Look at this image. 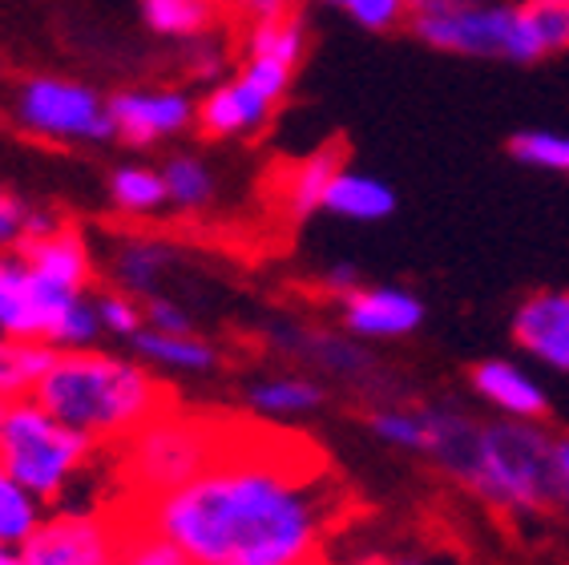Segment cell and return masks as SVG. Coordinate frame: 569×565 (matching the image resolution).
<instances>
[{"label": "cell", "mask_w": 569, "mask_h": 565, "mask_svg": "<svg viewBox=\"0 0 569 565\" xmlns=\"http://www.w3.org/2000/svg\"><path fill=\"white\" fill-rule=\"evenodd\" d=\"M113 509L194 565H311L348 522L351 493L307 436L239 420L194 480Z\"/></svg>", "instance_id": "1"}, {"label": "cell", "mask_w": 569, "mask_h": 565, "mask_svg": "<svg viewBox=\"0 0 569 565\" xmlns=\"http://www.w3.org/2000/svg\"><path fill=\"white\" fill-rule=\"evenodd\" d=\"M33 400L93 445L130 440L153 416L170 413V388L133 359L101 351H57L53 368L33 388Z\"/></svg>", "instance_id": "2"}, {"label": "cell", "mask_w": 569, "mask_h": 565, "mask_svg": "<svg viewBox=\"0 0 569 565\" xmlns=\"http://www.w3.org/2000/svg\"><path fill=\"white\" fill-rule=\"evenodd\" d=\"M239 416H190L162 413L146 428L121 440V505H142L194 480L227 448Z\"/></svg>", "instance_id": "3"}, {"label": "cell", "mask_w": 569, "mask_h": 565, "mask_svg": "<svg viewBox=\"0 0 569 565\" xmlns=\"http://www.w3.org/2000/svg\"><path fill=\"white\" fill-rule=\"evenodd\" d=\"M465 485L501 509L537 513L558 497L553 440L529 420L481 424L477 448L465 468Z\"/></svg>", "instance_id": "4"}, {"label": "cell", "mask_w": 569, "mask_h": 565, "mask_svg": "<svg viewBox=\"0 0 569 565\" xmlns=\"http://www.w3.org/2000/svg\"><path fill=\"white\" fill-rule=\"evenodd\" d=\"M93 440L77 433L57 416H49L41 404L17 400L4 408L0 420V465L21 480L37 500H53L69 489V480L89 465Z\"/></svg>", "instance_id": "5"}, {"label": "cell", "mask_w": 569, "mask_h": 565, "mask_svg": "<svg viewBox=\"0 0 569 565\" xmlns=\"http://www.w3.org/2000/svg\"><path fill=\"white\" fill-rule=\"evenodd\" d=\"M412 33L440 53L457 57H497V61H517L533 66L541 61L529 41V29L521 21L517 4H497V0H477V4H445V9H412L408 17Z\"/></svg>", "instance_id": "6"}, {"label": "cell", "mask_w": 569, "mask_h": 565, "mask_svg": "<svg viewBox=\"0 0 569 565\" xmlns=\"http://www.w3.org/2000/svg\"><path fill=\"white\" fill-rule=\"evenodd\" d=\"M17 118L29 133L49 141H106L113 138L110 101L66 77H33L17 93Z\"/></svg>", "instance_id": "7"}, {"label": "cell", "mask_w": 569, "mask_h": 565, "mask_svg": "<svg viewBox=\"0 0 569 565\" xmlns=\"http://www.w3.org/2000/svg\"><path fill=\"white\" fill-rule=\"evenodd\" d=\"M77 299H86V295L41 279L21 259V250H0V336L53 344L57 324L66 319Z\"/></svg>", "instance_id": "8"}, {"label": "cell", "mask_w": 569, "mask_h": 565, "mask_svg": "<svg viewBox=\"0 0 569 565\" xmlns=\"http://www.w3.org/2000/svg\"><path fill=\"white\" fill-rule=\"evenodd\" d=\"M121 522L118 513H61L37 525L21 545L29 565H118Z\"/></svg>", "instance_id": "9"}, {"label": "cell", "mask_w": 569, "mask_h": 565, "mask_svg": "<svg viewBox=\"0 0 569 565\" xmlns=\"http://www.w3.org/2000/svg\"><path fill=\"white\" fill-rule=\"evenodd\" d=\"M110 118L113 138L130 146H153V141L190 130L198 106L178 89H133V93L110 98Z\"/></svg>", "instance_id": "10"}, {"label": "cell", "mask_w": 569, "mask_h": 565, "mask_svg": "<svg viewBox=\"0 0 569 565\" xmlns=\"http://www.w3.org/2000/svg\"><path fill=\"white\" fill-rule=\"evenodd\" d=\"M340 319L360 339H400L425 324V304L405 287L360 282L356 291L340 295Z\"/></svg>", "instance_id": "11"}, {"label": "cell", "mask_w": 569, "mask_h": 565, "mask_svg": "<svg viewBox=\"0 0 569 565\" xmlns=\"http://www.w3.org/2000/svg\"><path fill=\"white\" fill-rule=\"evenodd\" d=\"M517 348L537 364L569 371V291H537L513 311Z\"/></svg>", "instance_id": "12"}, {"label": "cell", "mask_w": 569, "mask_h": 565, "mask_svg": "<svg viewBox=\"0 0 569 565\" xmlns=\"http://www.w3.org/2000/svg\"><path fill=\"white\" fill-rule=\"evenodd\" d=\"M274 109L279 106H274L271 98H263L247 77L234 73L230 81L214 86L207 98H202L194 121L202 126V133H210V138H247V133L263 130Z\"/></svg>", "instance_id": "13"}, {"label": "cell", "mask_w": 569, "mask_h": 565, "mask_svg": "<svg viewBox=\"0 0 569 565\" xmlns=\"http://www.w3.org/2000/svg\"><path fill=\"white\" fill-rule=\"evenodd\" d=\"M472 388H477L481 400L501 408L509 420H537V416L549 413L546 388L513 359H485V364H477L472 368Z\"/></svg>", "instance_id": "14"}, {"label": "cell", "mask_w": 569, "mask_h": 565, "mask_svg": "<svg viewBox=\"0 0 569 565\" xmlns=\"http://www.w3.org/2000/svg\"><path fill=\"white\" fill-rule=\"evenodd\" d=\"M17 250H21V259L29 262L41 279L86 295L89 279H93V255H89V247H86V239H81V235H73V230H66V227H57L53 235L29 239V242H21Z\"/></svg>", "instance_id": "15"}, {"label": "cell", "mask_w": 569, "mask_h": 565, "mask_svg": "<svg viewBox=\"0 0 569 565\" xmlns=\"http://www.w3.org/2000/svg\"><path fill=\"white\" fill-rule=\"evenodd\" d=\"M323 210L348 222H380L396 210V190L383 178L363 175V170H340L331 178Z\"/></svg>", "instance_id": "16"}, {"label": "cell", "mask_w": 569, "mask_h": 565, "mask_svg": "<svg viewBox=\"0 0 569 565\" xmlns=\"http://www.w3.org/2000/svg\"><path fill=\"white\" fill-rule=\"evenodd\" d=\"M53 359L57 348H49V344L0 336V404L29 400L37 384L44 380V371L53 368Z\"/></svg>", "instance_id": "17"}, {"label": "cell", "mask_w": 569, "mask_h": 565, "mask_svg": "<svg viewBox=\"0 0 569 565\" xmlns=\"http://www.w3.org/2000/svg\"><path fill=\"white\" fill-rule=\"evenodd\" d=\"M340 170H343V162L336 146H323V150L307 153L303 162L291 166L283 182V202H287V210H291V218H311L316 210H323L328 186Z\"/></svg>", "instance_id": "18"}, {"label": "cell", "mask_w": 569, "mask_h": 565, "mask_svg": "<svg viewBox=\"0 0 569 565\" xmlns=\"http://www.w3.org/2000/svg\"><path fill=\"white\" fill-rule=\"evenodd\" d=\"M170 262H174V250L158 239H126L113 250V282L133 299H146L170 271Z\"/></svg>", "instance_id": "19"}, {"label": "cell", "mask_w": 569, "mask_h": 565, "mask_svg": "<svg viewBox=\"0 0 569 565\" xmlns=\"http://www.w3.org/2000/svg\"><path fill=\"white\" fill-rule=\"evenodd\" d=\"M142 17L158 37L170 41H198L219 21V0H138Z\"/></svg>", "instance_id": "20"}, {"label": "cell", "mask_w": 569, "mask_h": 565, "mask_svg": "<svg viewBox=\"0 0 569 565\" xmlns=\"http://www.w3.org/2000/svg\"><path fill=\"white\" fill-rule=\"evenodd\" d=\"M130 344L142 359L162 364V368H174V371H210L219 364L214 344H207V339H198V336H166V331L142 327Z\"/></svg>", "instance_id": "21"}, {"label": "cell", "mask_w": 569, "mask_h": 565, "mask_svg": "<svg viewBox=\"0 0 569 565\" xmlns=\"http://www.w3.org/2000/svg\"><path fill=\"white\" fill-rule=\"evenodd\" d=\"M307 53V24L299 12H279V17H263L251 21L247 33V57H274L287 66H299Z\"/></svg>", "instance_id": "22"}, {"label": "cell", "mask_w": 569, "mask_h": 565, "mask_svg": "<svg viewBox=\"0 0 569 565\" xmlns=\"http://www.w3.org/2000/svg\"><path fill=\"white\" fill-rule=\"evenodd\" d=\"M41 525V500L0 465V545L21 549Z\"/></svg>", "instance_id": "23"}, {"label": "cell", "mask_w": 569, "mask_h": 565, "mask_svg": "<svg viewBox=\"0 0 569 565\" xmlns=\"http://www.w3.org/2000/svg\"><path fill=\"white\" fill-rule=\"evenodd\" d=\"M323 404V388L303 376H271L251 388V408L263 416H299L316 413Z\"/></svg>", "instance_id": "24"}, {"label": "cell", "mask_w": 569, "mask_h": 565, "mask_svg": "<svg viewBox=\"0 0 569 565\" xmlns=\"http://www.w3.org/2000/svg\"><path fill=\"white\" fill-rule=\"evenodd\" d=\"M162 182H166V207H178V210H202L219 195L214 175L198 158H187V153H178V158H170L162 166Z\"/></svg>", "instance_id": "25"}, {"label": "cell", "mask_w": 569, "mask_h": 565, "mask_svg": "<svg viewBox=\"0 0 569 565\" xmlns=\"http://www.w3.org/2000/svg\"><path fill=\"white\" fill-rule=\"evenodd\" d=\"M110 202L121 215H153L158 207H166L162 170H146V166H121V170H113Z\"/></svg>", "instance_id": "26"}, {"label": "cell", "mask_w": 569, "mask_h": 565, "mask_svg": "<svg viewBox=\"0 0 569 565\" xmlns=\"http://www.w3.org/2000/svg\"><path fill=\"white\" fill-rule=\"evenodd\" d=\"M521 21L529 29L537 57L566 53L569 49V0H521Z\"/></svg>", "instance_id": "27"}, {"label": "cell", "mask_w": 569, "mask_h": 565, "mask_svg": "<svg viewBox=\"0 0 569 565\" xmlns=\"http://www.w3.org/2000/svg\"><path fill=\"white\" fill-rule=\"evenodd\" d=\"M513 162L546 175H569V133L558 130H521L509 138Z\"/></svg>", "instance_id": "28"}, {"label": "cell", "mask_w": 569, "mask_h": 565, "mask_svg": "<svg viewBox=\"0 0 569 565\" xmlns=\"http://www.w3.org/2000/svg\"><path fill=\"white\" fill-rule=\"evenodd\" d=\"M283 344L296 351H311V356L323 364V368L340 371V376H368L372 371V356L360 351L356 344L348 339H336V336H299V331H283Z\"/></svg>", "instance_id": "29"}, {"label": "cell", "mask_w": 569, "mask_h": 565, "mask_svg": "<svg viewBox=\"0 0 569 565\" xmlns=\"http://www.w3.org/2000/svg\"><path fill=\"white\" fill-rule=\"evenodd\" d=\"M118 513V509H113ZM121 545H118V565H194L182 549H174V545L166 542V537H158V533H150L146 525L130 522V517H121Z\"/></svg>", "instance_id": "30"}, {"label": "cell", "mask_w": 569, "mask_h": 565, "mask_svg": "<svg viewBox=\"0 0 569 565\" xmlns=\"http://www.w3.org/2000/svg\"><path fill=\"white\" fill-rule=\"evenodd\" d=\"M331 9H340L348 21H356L368 33H392L412 17V0H323Z\"/></svg>", "instance_id": "31"}, {"label": "cell", "mask_w": 569, "mask_h": 565, "mask_svg": "<svg viewBox=\"0 0 569 565\" xmlns=\"http://www.w3.org/2000/svg\"><path fill=\"white\" fill-rule=\"evenodd\" d=\"M372 433L383 445L405 448V453H425V413L420 408H380L368 416Z\"/></svg>", "instance_id": "32"}, {"label": "cell", "mask_w": 569, "mask_h": 565, "mask_svg": "<svg viewBox=\"0 0 569 565\" xmlns=\"http://www.w3.org/2000/svg\"><path fill=\"white\" fill-rule=\"evenodd\" d=\"M93 307H98L101 331H110V336L133 339L146 327L142 299H133V295H126V291H106V295H98V299H93Z\"/></svg>", "instance_id": "33"}, {"label": "cell", "mask_w": 569, "mask_h": 565, "mask_svg": "<svg viewBox=\"0 0 569 565\" xmlns=\"http://www.w3.org/2000/svg\"><path fill=\"white\" fill-rule=\"evenodd\" d=\"M142 311H146V327H153V331H166V336H194V319H190L174 299H166V295H146Z\"/></svg>", "instance_id": "34"}, {"label": "cell", "mask_w": 569, "mask_h": 565, "mask_svg": "<svg viewBox=\"0 0 569 565\" xmlns=\"http://www.w3.org/2000/svg\"><path fill=\"white\" fill-rule=\"evenodd\" d=\"M29 218L33 210L24 207L21 198L0 190V250H17L29 239Z\"/></svg>", "instance_id": "35"}, {"label": "cell", "mask_w": 569, "mask_h": 565, "mask_svg": "<svg viewBox=\"0 0 569 565\" xmlns=\"http://www.w3.org/2000/svg\"><path fill=\"white\" fill-rule=\"evenodd\" d=\"M242 17H251V21H263V17H279V12H296L303 0H227Z\"/></svg>", "instance_id": "36"}, {"label": "cell", "mask_w": 569, "mask_h": 565, "mask_svg": "<svg viewBox=\"0 0 569 565\" xmlns=\"http://www.w3.org/2000/svg\"><path fill=\"white\" fill-rule=\"evenodd\" d=\"M323 287L340 299V295H348V291H356V287H360V271H356V267H348V262H340V267H331V271L323 275Z\"/></svg>", "instance_id": "37"}, {"label": "cell", "mask_w": 569, "mask_h": 565, "mask_svg": "<svg viewBox=\"0 0 569 565\" xmlns=\"http://www.w3.org/2000/svg\"><path fill=\"white\" fill-rule=\"evenodd\" d=\"M553 473H558V497L569 500V440H553Z\"/></svg>", "instance_id": "38"}, {"label": "cell", "mask_w": 569, "mask_h": 565, "mask_svg": "<svg viewBox=\"0 0 569 565\" xmlns=\"http://www.w3.org/2000/svg\"><path fill=\"white\" fill-rule=\"evenodd\" d=\"M445 4H477V0H412V9H445Z\"/></svg>", "instance_id": "39"}, {"label": "cell", "mask_w": 569, "mask_h": 565, "mask_svg": "<svg viewBox=\"0 0 569 565\" xmlns=\"http://www.w3.org/2000/svg\"><path fill=\"white\" fill-rule=\"evenodd\" d=\"M0 565H29L21 557V549H9V545H0Z\"/></svg>", "instance_id": "40"}, {"label": "cell", "mask_w": 569, "mask_h": 565, "mask_svg": "<svg viewBox=\"0 0 569 565\" xmlns=\"http://www.w3.org/2000/svg\"><path fill=\"white\" fill-rule=\"evenodd\" d=\"M372 565H420V562H372Z\"/></svg>", "instance_id": "41"}, {"label": "cell", "mask_w": 569, "mask_h": 565, "mask_svg": "<svg viewBox=\"0 0 569 565\" xmlns=\"http://www.w3.org/2000/svg\"><path fill=\"white\" fill-rule=\"evenodd\" d=\"M4 408H9V404H0V420H4Z\"/></svg>", "instance_id": "42"}, {"label": "cell", "mask_w": 569, "mask_h": 565, "mask_svg": "<svg viewBox=\"0 0 569 565\" xmlns=\"http://www.w3.org/2000/svg\"><path fill=\"white\" fill-rule=\"evenodd\" d=\"M219 4H227V0H219Z\"/></svg>", "instance_id": "43"}, {"label": "cell", "mask_w": 569, "mask_h": 565, "mask_svg": "<svg viewBox=\"0 0 569 565\" xmlns=\"http://www.w3.org/2000/svg\"><path fill=\"white\" fill-rule=\"evenodd\" d=\"M311 565H319V562H311Z\"/></svg>", "instance_id": "44"}]
</instances>
